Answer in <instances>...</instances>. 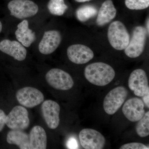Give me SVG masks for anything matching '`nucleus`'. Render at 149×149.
Wrapping results in <instances>:
<instances>
[{"label":"nucleus","mask_w":149,"mask_h":149,"mask_svg":"<svg viewBox=\"0 0 149 149\" xmlns=\"http://www.w3.org/2000/svg\"><path fill=\"white\" fill-rule=\"evenodd\" d=\"M86 79L93 85L105 86L114 79L115 72L109 65L97 62L87 65L84 70Z\"/></svg>","instance_id":"nucleus-1"},{"label":"nucleus","mask_w":149,"mask_h":149,"mask_svg":"<svg viewBox=\"0 0 149 149\" xmlns=\"http://www.w3.org/2000/svg\"><path fill=\"white\" fill-rule=\"evenodd\" d=\"M107 36L111 45L117 50L125 49L130 40V35L125 25L119 21L113 22L110 24Z\"/></svg>","instance_id":"nucleus-2"},{"label":"nucleus","mask_w":149,"mask_h":149,"mask_svg":"<svg viewBox=\"0 0 149 149\" xmlns=\"http://www.w3.org/2000/svg\"><path fill=\"white\" fill-rule=\"evenodd\" d=\"M148 34L146 28L137 26L134 28L131 39L124 52L130 58H136L143 53L145 49Z\"/></svg>","instance_id":"nucleus-3"},{"label":"nucleus","mask_w":149,"mask_h":149,"mask_svg":"<svg viewBox=\"0 0 149 149\" xmlns=\"http://www.w3.org/2000/svg\"><path fill=\"white\" fill-rule=\"evenodd\" d=\"M128 95V90L123 86L112 90L104 99L103 107L104 111L108 114H114L120 108Z\"/></svg>","instance_id":"nucleus-4"},{"label":"nucleus","mask_w":149,"mask_h":149,"mask_svg":"<svg viewBox=\"0 0 149 149\" xmlns=\"http://www.w3.org/2000/svg\"><path fill=\"white\" fill-rule=\"evenodd\" d=\"M8 8L11 15L19 19L35 16L39 10L38 6L30 0H12L8 3Z\"/></svg>","instance_id":"nucleus-5"},{"label":"nucleus","mask_w":149,"mask_h":149,"mask_svg":"<svg viewBox=\"0 0 149 149\" xmlns=\"http://www.w3.org/2000/svg\"><path fill=\"white\" fill-rule=\"evenodd\" d=\"M45 78L48 84L56 90L68 91L74 85V81L70 74L58 68H53L49 70Z\"/></svg>","instance_id":"nucleus-6"},{"label":"nucleus","mask_w":149,"mask_h":149,"mask_svg":"<svg viewBox=\"0 0 149 149\" xmlns=\"http://www.w3.org/2000/svg\"><path fill=\"white\" fill-rule=\"evenodd\" d=\"M29 123L28 112L21 106L14 107L6 118V125L11 130H25L29 127Z\"/></svg>","instance_id":"nucleus-7"},{"label":"nucleus","mask_w":149,"mask_h":149,"mask_svg":"<svg viewBox=\"0 0 149 149\" xmlns=\"http://www.w3.org/2000/svg\"><path fill=\"white\" fill-rule=\"evenodd\" d=\"M16 98L20 104L32 108L40 104L44 100V95L41 91L32 87H25L17 92Z\"/></svg>","instance_id":"nucleus-8"},{"label":"nucleus","mask_w":149,"mask_h":149,"mask_svg":"<svg viewBox=\"0 0 149 149\" xmlns=\"http://www.w3.org/2000/svg\"><path fill=\"white\" fill-rule=\"evenodd\" d=\"M79 137L81 146L85 149H102L105 144L104 137L94 129H83L80 131Z\"/></svg>","instance_id":"nucleus-9"},{"label":"nucleus","mask_w":149,"mask_h":149,"mask_svg":"<svg viewBox=\"0 0 149 149\" xmlns=\"http://www.w3.org/2000/svg\"><path fill=\"white\" fill-rule=\"evenodd\" d=\"M128 84L130 90L138 97H143L149 89L147 74L143 69L135 70L131 72Z\"/></svg>","instance_id":"nucleus-10"},{"label":"nucleus","mask_w":149,"mask_h":149,"mask_svg":"<svg viewBox=\"0 0 149 149\" xmlns=\"http://www.w3.org/2000/svg\"><path fill=\"white\" fill-rule=\"evenodd\" d=\"M61 108L56 102L47 100L43 102L41 107L42 114L49 128L56 129L60 123Z\"/></svg>","instance_id":"nucleus-11"},{"label":"nucleus","mask_w":149,"mask_h":149,"mask_svg":"<svg viewBox=\"0 0 149 149\" xmlns=\"http://www.w3.org/2000/svg\"><path fill=\"white\" fill-rule=\"evenodd\" d=\"M67 53L70 60L77 64L87 63L94 56V53L90 48L80 44L70 46L68 48Z\"/></svg>","instance_id":"nucleus-12"},{"label":"nucleus","mask_w":149,"mask_h":149,"mask_svg":"<svg viewBox=\"0 0 149 149\" xmlns=\"http://www.w3.org/2000/svg\"><path fill=\"white\" fill-rule=\"evenodd\" d=\"M61 40V34L58 31L53 30L46 31L39 43V50L43 54H50L58 47Z\"/></svg>","instance_id":"nucleus-13"},{"label":"nucleus","mask_w":149,"mask_h":149,"mask_svg":"<svg viewBox=\"0 0 149 149\" xmlns=\"http://www.w3.org/2000/svg\"><path fill=\"white\" fill-rule=\"evenodd\" d=\"M143 102L138 98L129 99L122 108V111L125 117L131 122H137L145 113Z\"/></svg>","instance_id":"nucleus-14"},{"label":"nucleus","mask_w":149,"mask_h":149,"mask_svg":"<svg viewBox=\"0 0 149 149\" xmlns=\"http://www.w3.org/2000/svg\"><path fill=\"white\" fill-rule=\"evenodd\" d=\"M0 51L18 61H24L27 56L26 48L19 42L4 40L0 42Z\"/></svg>","instance_id":"nucleus-15"},{"label":"nucleus","mask_w":149,"mask_h":149,"mask_svg":"<svg viewBox=\"0 0 149 149\" xmlns=\"http://www.w3.org/2000/svg\"><path fill=\"white\" fill-rule=\"evenodd\" d=\"M15 35L17 40L25 47H30L36 39L35 32L29 29L27 19H24L17 25Z\"/></svg>","instance_id":"nucleus-16"},{"label":"nucleus","mask_w":149,"mask_h":149,"mask_svg":"<svg viewBox=\"0 0 149 149\" xmlns=\"http://www.w3.org/2000/svg\"><path fill=\"white\" fill-rule=\"evenodd\" d=\"M117 10L111 0H107L102 4L98 13L96 22L102 26L109 23L116 16Z\"/></svg>","instance_id":"nucleus-17"},{"label":"nucleus","mask_w":149,"mask_h":149,"mask_svg":"<svg viewBox=\"0 0 149 149\" xmlns=\"http://www.w3.org/2000/svg\"><path fill=\"white\" fill-rule=\"evenodd\" d=\"M30 149H46L47 134L44 128L39 125L34 126L29 135Z\"/></svg>","instance_id":"nucleus-18"},{"label":"nucleus","mask_w":149,"mask_h":149,"mask_svg":"<svg viewBox=\"0 0 149 149\" xmlns=\"http://www.w3.org/2000/svg\"><path fill=\"white\" fill-rule=\"evenodd\" d=\"M7 142L18 146L20 149H30L29 136L22 130H12L7 136Z\"/></svg>","instance_id":"nucleus-19"},{"label":"nucleus","mask_w":149,"mask_h":149,"mask_svg":"<svg viewBox=\"0 0 149 149\" xmlns=\"http://www.w3.org/2000/svg\"><path fill=\"white\" fill-rule=\"evenodd\" d=\"M97 10L92 5H85L79 8L76 12V17L82 22L87 21L97 14Z\"/></svg>","instance_id":"nucleus-20"},{"label":"nucleus","mask_w":149,"mask_h":149,"mask_svg":"<svg viewBox=\"0 0 149 149\" xmlns=\"http://www.w3.org/2000/svg\"><path fill=\"white\" fill-rule=\"evenodd\" d=\"M50 13L53 15L61 16L68 8L64 0H50L47 4Z\"/></svg>","instance_id":"nucleus-21"},{"label":"nucleus","mask_w":149,"mask_h":149,"mask_svg":"<svg viewBox=\"0 0 149 149\" xmlns=\"http://www.w3.org/2000/svg\"><path fill=\"white\" fill-rule=\"evenodd\" d=\"M136 126L137 134L142 138L147 137L149 135V111L147 112L144 116L139 120Z\"/></svg>","instance_id":"nucleus-22"},{"label":"nucleus","mask_w":149,"mask_h":149,"mask_svg":"<svg viewBox=\"0 0 149 149\" xmlns=\"http://www.w3.org/2000/svg\"><path fill=\"white\" fill-rule=\"evenodd\" d=\"M127 8L133 10H141L148 8L149 0H125Z\"/></svg>","instance_id":"nucleus-23"},{"label":"nucleus","mask_w":149,"mask_h":149,"mask_svg":"<svg viewBox=\"0 0 149 149\" xmlns=\"http://www.w3.org/2000/svg\"><path fill=\"white\" fill-rule=\"evenodd\" d=\"M120 149H148L147 146L139 143H132L123 145Z\"/></svg>","instance_id":"nucleus-24"},{"label":"nucleus","mask_w":149,"mask_h":149,"mask_svg":"<svg viewBox=\"0 0 149 149\" xmlns=\"http://www.w3.org/2000/svg\"><path fill=\"white\" fill-rule=\"evenodd\" d=\"M6 116L4 111L0 109V132H1L4 128Z\"/></svg>","instance_id":"nucleus-25"},{"label":"nucleus","mask_w":149,"mask_h":149,"mask_svg":"<svg viewBox=\"0 0 149 149\" xmlns=\"http://www.w3.org/2000/svg\"><path fill=\"white\" fill-rule=\"evenodd\" d=\"M67 146L68 149L78 148V145L76 139L73 138H70L68 141Z\"/></svg>","instance_id":"nucleus-26"},{"label":"nucleus","mask_w":149,"mask_h":149,"mask_svg":"<svg viewBox=\"0 0 149 149\" xmlns=\"http://www.w3.org/2000/svg\"><path fill=\"white\" fill-rule=\"evenodd\" d=\"M143 100L148 108L149 107V89L143 96Z\"/></svg>","instance_id":"nucleus-27"},{"label":"nucleus","mask_w":149,"mask_h":149,"mask_svg":"<svg viewBox=\"0 0 149 149\" xmlns=\"http://www.w3.org/2000/svg\"><path fill=\"white\" fill-rule=\"evenodd\" d=\"M149 18L148 19H147V22H146V29L147 32H148V34H149Z\"/></svg>","instance_id":"nucleus-28"},{"label":"nucleus","mask_w":149,"mask_h":149,"mask_svg":"<svg viewBox=\"0 0 149 149\" xmlns=\"http://www.w3.org/2000/svg\"><path fill=\"white\" fill-rule=\"evenodd\" d=\"M75 1L77 2L83 3L89 1H91V0H75Z\"/></svg>","instance_id":"nucleus-29"},{"label":"nucleus","mask_w":149,"mask_h":149,"mask_svg":"<svg viewBox=\"0 0 149 149\" xmlns=\"http://www.w3.org/2000/svg\"><path fill=\"white\" fill-rule=\"evenodd\" d=\"M2 29V24L0 21V33L1 32Z\"/></svg>","instance_id":"nucleus-30"}]
</instances>
